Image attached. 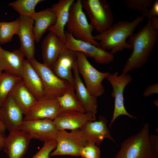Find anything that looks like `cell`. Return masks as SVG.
<instances>
[{
	"label": "cell",
	"mask_w": 158,
	"mask_h": 158,
	"mask_svg": "<svg viewBox=\"0 0 158 158\" xmlns=\"http://www.w3.org/2000/svg\"><path fill=\"white\" fill-rule=\"evenodd\" d=\"M158 38V30L153 28L150 20L136 33L129 37L126 42L133 50L123 66L122 73L139 69L145 64Z\"/></svg>",
	"instance_id": "cell-1"
},
{
	"label": "cell",
	"mask_w": 158,
	"mask_h": 158,
	"mask_svg": "<svg viewBox=\"0 0 158 158\" xmlns=\"http://www.w3.org/2000/svg\"><path fill=\"white\" fill-rule=\"evenodd\" d=\"M144 18L142 15L131 21H119L106 31L94 36V38L100 48L105 51L111 50L110 53L113 55L125 49H132L126 40L134 33L135 28L144 20Z\"/></svg>",
	"instance_id": "cell-2"
},
{
	"label": "cell",
	"mask_w": 158,
	"mask_h": 158,
	"mask_svg": "<svg viewBox=\"0 0 158 158\" xmlns=\"http://www.w3.org/2000/svg\"><path fill=\"white\" fill-rule=\"evenodd\" d=\"M115 158H154L148 123H145L138 133L123 141Z\"/></svg>",
	"instance_id": "cell-3"
},
{
	"label": "cell",
	"mask_w": 158,
	"mask_h": 158,
	"mask_svg": "<svg viewBox=\"0 0 158 158\" xmlns=\"http://www.w3.org/2000/svg\"><path fill=\"white\" fill-rule=\"evenodd\" d=\"M66 25V32L75 39L99 47L98 43L94 38L92 32L94 29L87 21L81 0L74 2L71 6Z\"/></svg>",
	"instance_id": "cell-4"
},
{
	"label": "cell",
	"mask_w": 158,
	"mask_h": 158,
	"mask_svg": "<svg viewBox=\"0 0 158 158\" xmlns=\"http://www.w3.org/2000/svg\"><path fill=\"white\" fill-rule=\"evenodd\" d=\"M90 24L99 33L109 29L113 24V16L110 4L106 0H81Z\"/></svg>",
	"instance_id": "cell-5"
},
{
	"label": "cell",
	"mask_w": 158,
	"mask_h": 158,
	"mask_svg": "<svg viewBox=\"0 0 158 158\" xmlns=\"http://www.w3.org/2000/svg\"><path fill=\"white\" fill-rule=\"evenodd\" d=\"M76 52L78 71L83 78L86 87L92 96L96 97L102 96L105 92L102 83L108 72L98 71L90 63L84 54L79 51Z\"/></svg>",
	"instance_id": "cell-6"
},
{
	"label": "cell",
	"mask_w": 158,
	"mask_h": 158,
	"mask_svg": "<svg viewBox=\"0 0 158 158\" xmlns=\"http://www.w3.org/2000/svg\"><path fill=\"white\" fill-rule=\"evenodd\" d=\"M42 81L44 97H57L62 95L71 85L67 81L58 77L51 68L38 61L35 58L29 61Z\"/></svg>",
	"instance_id": "cell-7"
},
{
	"label": "cell",
	"mask_w": 158,
	"mask_h": 158,
	"mask_svg": "<svg viewBox=\"0 0 158 158\" xmlns=\"http://www.w3.org/2000/svg\"><path fill=\"white\" fill-rule=\"evenodd\" d=\"M57 142L56 148L50 156L70 155L80 156L82 148L87 141L82 135L80 128L68 132L65 130L59 131L55 139Z\"/></svg>",
	"instance_id": "cell-8"
},
{
	"label": "cell",
	"mask_w": 158,
	"mask_h": 158,
	"mask_svg": "<svg viewBox=\"0 0 158 158\" xmlns=\"http://www.w3.org/2000/svg\"><path fill=\"white\" fill-rule=\"evenodd\" d=\"M110 82L112 87L111 96L115 98L114 109L113 117L108 126L111 127L118 116L125 115L132 118L136 117L129 114L126 110L124 105L123 92L126 86L132 80V76L127 73L118 75L117 72L111 74L109 72L106 78Z\"/></svg>",
	"instance_id": "cell-9"
},
{
	"label": "cell",
	"mask_w": 158,
	"mask_h": 158,
	"mask_svg": "<svg viewBox=\"0 0 158 158\" xmlns=\"http://www.w3.org/2000/svg\"><path fill=\"white\" fill-rule=\"evenodd\" d=\"M65 48L82 52L87 57L93 59L99 64H108L114 60V56L110 52L89 43L76 40L66 31L65 32Z\"/></svg>",
	"instance_id": "cell-10"
},
{
	"label": "cell",
	"mask_w": 158,
	"mask_h": 158,
	"mask_svg": "<svg viewBox=\"0 0 158 158\" xmlns=\"http://www.w3.org/2000/svg\"><path fill=\"white\" fill-rule=\"evenodd\" d=\"M20 130L32 139L44 142L55 139L59 131L53 120L47 118L24 121Z\"/></svg>",
	"instance_id": "cell-11"
},
{
	"label": "cell",
	"mask_w": 158,
	"mask_h": 158,
	"mask_svg": "<svg viewBox=\"0 0 158 158\" xmlns=\"http://www.w3.org/2000/svg\"><path fill=\"white\" fill-rule=\"evenodd\" d=\"M59 113L57 97H44L37 100L25 115L24 121L44 118L53 120Z\"/></svg>",
	"instance_id": "cell-12"
},
{
	"label": "cell",
	"mask_w": 158,
	"mask_h": 158,
	"mask_svg": "<svg viewBox=\"0 0 158 158\" xmlns=\"http://www.w3.org/2000/svg\"><path fill=\"white\" fill-rule=\"evenodd\" d=\"M17 35L20 42L19 50L29 61L34 58L35 51L33 31L34 20L31 16L20 15Z\"/></svg>",
	"instance_id": "cell-13"
},
{
	"label": "cell",
	"mask_w": 158,
	"mask_h": 158,
	"mask_svg": "<svg viewBox=\"0 0 158 158\" xmlns=\"http://www.w3.org/2000/svg\"><path fill=\"white\" fill-rule=\"evenodd\" d=\"M106 118L100 116L98 121H88L80 129L82 135L87 141L99 146L105 138L115 142L108 128Z\"/></svg>",
	"instance_id": "cell-14"
},
{
	"label": "cell",
	"mask_w": 158,
	"mask_h": 158,
	"mask_svg": "<svg viewBox=\"0 0 158 158\" xmlns=\"http://www.w3.org/2000/svg\"><path fill=\"white\" fill-rule=\"evenodd\" d=\"M23 114L12 98L8 95L0 107V121L10 133L20 130L23 124Z\"/></svg>",
	"instance_id": "cell-15"
},
{
	"label": "cell",
	"mask_w": 158,
	"mask_h": 158,
	"mask_svg": "<svg viewBox=\"0 0 158 158\" xmlns=\"http://www.w3.org/2000/svg\"><path fill=\"white\" fill-rule=\"evenodd\" d=\"M32 139L22 130L10 133L4 140V151L9 158H23Z\"/></svg>",
	"instance_id": "cell-16"
},
{
	"label": "cell",
	"mask_w": 158,
	"mask_h": 158,
	"mask_svg": "<svg viewBox=\"0 0 158 158\" xmlns=\"http://www.w3.org/2000/svg\"><path fill=\"white\" fill-rule=\"evenodd\" d=\"M96 119L95 115L74 111H66L60 113L53 120L59 130L80 128L86 122Z\"/></svg>",
	"instance_id": "cell-17"
},
{
	"label": "cell",
	"mask_w": 158,
	"mask_h": 158,
	"mask_svg": "<svg viewBox=\"0 0 158 158\" xmlns=\"http://www.w3.org/2000/svg\"><path fill=\"white\" fill-rule=\"evenodd\" d=\"M76 58V51L65 48L50 67L58 77L67 81L74 87V78L72 73V67Z\"/></svg>",
	"instance_id": "cell-18"
},
{
	"label": "cell",
	"mask_w": 158,
	"mask_h": 158,
	"mask_svg": "<svg viewBox=\"0 0 158 158\" xmlns=\"http://www.w3.org/2000/svg\"><path fill=\"white\" fill-rule=\"evenodd\" d=\"M72 70L74 78V88L77 98L86 113L95 115L98 108L97 97L91 95L83 83L78 71L76 60L73 63Z\"/></svg>",
	"instance_id": "cell-19"
},
{
	"label": "cell",
	"mask_w": 158,
	"mask_h": 158,
	"mask_svg": "<svg viewBox=\"0 0 158 158\" xmlns=\"http://www.w3.org/2000/svg\"><path fill=\"white\" fill-rule=\"evenodd\" d=\"M24 56L19 49L11 52L0 49V67L8 74L22 78Z\"/></svg>",
	"instance_id": "cell-20"
},
{
	"label": "cell",
	"mask_w": 158,
	"mask_h": 158,
	"mask_svg": "<svg viewBox=\"0 0 158 158\" xmlns=\"http://www.w3.org/2000/svg\"><path fill=\"white\" fill-rule=\"evenodd\" d=\"M43 63L50 68L65 48L64 42L54 32L49 31L41 43Z\"/></svg>",
	"instance_id": "cell-21"
},
{
	"label": "cell",
	"mask_w": 158,
	"mask_h": 158,
	"mask_svg": "<svg viewBox=\"0 0 158 158\" xmlns=\"http://www.w3.org/2000/svg\"><path fill=\"white\" fill-rule=\"evenodd\" d=\"M74 2V0H59L51 8L56 14V20L55 24L48 30L56 34L64 42L65 41L64 28L68 20L70 6Z\"/></svg>",
	"instance_id": "cell-22"
},
{
	"label": "cell",
	"mask_w": 158,
	"mask_h": 158,
	"mask_svg": "<svg viewBox=\"0 0 158 158\" xmlns=\"http://www.w3.org/2000/svg\"><path fill=\"white\" fill-rule=\"evenodd\" d=\"M22 78L27 88L37 99L44 97V89L41 79L27 59L24 61Z\"/></svg>",
	"instance_id": "cell-23"
},
{
	"label": "cell",
	"mask_w": 158,
	"mask_h": 158,
	"mask_svg": "<svg viewBox=\"0 0 158 158\" xmlns=\"http://www.w3.org/2000/svg\"><path fill=\"white\" fill-rule=\"evenodd\" d=\"M8 95L24 115L37 100L27 88L22 79L15 84Z\"/></svg>",
	"instance_id": "cell-24"
},
{
	"label": "cell",
	"mask_w": 158,
	"mask_h": 158,
	"mask_svg": "<svg viewBox=\"0 0 158 158\" xmlns=\"http://www.w3.org/2000/svg\"><path fill=\"white\" fill-rule=\"evenodd\" d=\"M31 17L34 21L33 31L35 41L38 43L47 30L55 24L56 14L51 8H47L35 12Z\"/></svg>",
	"instance_id": "cell-25"
},
{
	"label": "cell",
	"mask_w": 158,
	"mask_h": 158,
	"mask_svg": "<svg viewBox=\"0 0 158 158\" xmlns=\"http://www.w3.org/2000/svg\"><path fill=\"white\" fill-rule=\"evenodd\" d=\"M59 104L60 113L66 111H74L86 113L74 92V86L71 85L66 92L57 97Z\"/></svg>",
	"instance_id": "cell-26"
},
{
	"label": "cell",
	"mask_w": 158,
	"mask_h": 158,
	"mask_svg": "<svg viewBox=\"0 0 158 158\" xmlns=\"http://www.w3.org/2000/svg\"><path fill=\"white\" fill-rule=\"evenodd\" d=\"M22 79L5 72L0 76V107L6 100L15 84Z\"/></svg>",
	"instance_id": "cell-27"
},
{
	"label": "cell",
	"mask_w": 158,
	"mask_h": 158,
	"mask_svg": "<svg viewBox=\"0 0 158 158\" xmlns=\"http://www.w3.org/2000/svg\"><path fill=\"white\" fill-rule=\"evenodd\" d=\"M20 25L19 18L10 22H0V42L1 44L11 41L13 35H18Z\"/></svg>",
	"instance_id": "cell-28"
},
{
	"label": "cell",
	"mask_w": 158,
	"mask_h": 158,
	"mask_svg": "<svg viewBox=\"0 0 158 158\" xmlns=\"http://www.w3.org/2000/svg\"><path fill=\"white\" fill-rule=\"evenodd\" d=\"M44 0H17L10 2L8 6L12 7L20 15L31 16L35 12V8L39 2Z\"/></svg>",
	"instance_id": "cell-29"
},
{
	"label": "cell",
	"mask_w": 158,
	"mask_h": 158,
	"mask_svg": "<svg viewBox=\"0 0 158 158\" xmlns=\"http://www.w3.org/2000/svg\"><path fill=\"white\" fill-rule=\"evenodd\" d=\"M153 0H125L124 1L129 9L137 10L143 15L152 6Z\"/></svg>",
	"instance_id": "cell-30"
},
{
	"label": "cell",
	"mask_w": 158,
	"mask_h": 158,
	"mask_svg": "<svg viewBox=\"0 0 158 158\" xmlns=\"http://www.w3.org/2000/svg\"><path fill=\"white\" fill-rule=\"evenodd\" d=\"M100 154L99 146L95 143L88 141L80 152V156L83 158H98Z\"/></svg>",
	"instance_id": "cell-31"
},
{
	"label": "cell",
	"mask_w": 158,
	"mask_h": 158,
	"mask_svg": "<svg viewBox=\"0 0 158 158\" xmlns=\"http://www.w3.org/2000/svg\"><path fill=\"white\" fill-rule=\"evenodd\" d=\"M57 142L55 139L44 142L41 148L32 158H50V154L56 148Z\"/></svg>",
	"instance_id": "cell-32"
},
{
	"label": "cell",
	"mask_w": 158,
	"mask_h": 158,
	"mask_svg": "<svg viewBox=\"0 0 158 158\" xmlns=\"http://www.w3.org/2000/svg\"><path fill=\"white\" fill-rule=\"evenodd\" d=\"M142 15L147 18L148 20L158 17V0H155L153 3L152 8L150 9H148Z\"/></svg>",
	"instance_id": "cell-33"
},
{
	"label": "cell",
	"mask_w": 158,
	"mask_h": 158,
	"mask_svg": "<svg viewBox=\"0 0 158 158\" xmlns=\"http://www.w3.org/2000/svg\"><path fill=\"white\" fill-rule=\"evenodd\" d=\"M150 140L154 158H158V136L150 135Z\"/></svg>",
	"instance_id": "cell-34"
},
{
	"label": "cell",
	"mask_w": 158,
	"mask_h": 158,
	"mask_svg": "<svg viewBox=\"0 0 158 158\" xmlns=\"http://www.w3.org/2000/svg\"><path fill=\"white\" fill-rule=\"evenodd\" d=\"M158 93V83H156L148 86L145 89L143 95L145 97H147L152 94Z\"/></svg>",
	"instance_id": "cell-35"
},
{
	"label": "cell",
	"mask_w": 158,
	"mask_h": 158,
	"mask_svg": "<svg viewBox=\"0 0 158 158\" xmlns=\"http://www.w3.org/2000/svg\"><path fill=\"white\" fill-rule=\"evenodd\" d=\"M150 20L153 28L158 30V17L154 18Z\"/></svg>",
	"instance_id": "cell-36"
},
{
	"label": "cell",
	"mask_w": 158,
	"mask_h": 158,
	"mask_svg": "<svg viewBox=\"0 0 158 158\" xmlns=\"http://www.w3.org/2000/svg\"><path fill=\"white\" fill-rule=\"evenodd\" d=\"M5 138L4 134H0V150L4 148Z\"/></svg>",
	"instance_id": "cell-37"
},
{
	"label": "cell",
	"mask_w": 158,
	"mask_h": 158,
	"mask_svg": "<svg viewBox=\"0 0 158 158\" xmlns=\"http://www.w3.org/2000/svg\"><path fill=\"white\" fill-rule=\"evenodd\" d=\"M6 129L4 124L0 121V134H4Z\"/></svg>",
	"instance_id": "cell-38"
},
{
	"label": "cell",
	"mask_w": 158,
	"mask_h": 158,
	"mask_svg": "<svg viewBox=\"0 0 158 158\" xmlns=\"http://www.w3.org/2000/svg\"><path fill=\"white\" fill-rule=\"evenodd\" d=\"M158 101V100H156L154 101V103L155 105H156V106H157V102H158V101L157 102V101Z\"/></svg>",
	"instance_id": "cell-39"
},
{
	"label": "cell",
	"mask_w": 158,
	"mask_h": 158,
	"mask_svg": "<svg viewBox=\"0 0 158 158\" xmlns=\"http://www.w3.org/2000/svg\"><path fill=\"white\" fill-rule=\"evenodd\" d=\"M3 73L2 72V71L0 67V76H1L2 74Z\"/></svg>",
	"instance_id": "cell-40"
},
{
	"label": "cell",
	"mask_w": 158,
	"mask_h": 158,
	"mask_svg": "<svg viewBox=\"0 0 158 158\" xmlns=\"http://www.w3.org/2000/svg\"><path fill=\"white\" fill-rule=\"evenodd\" d=\"M1 47H0V49H1Z\"/></svg>",
	"instance_id": "cell-41"
},
{
	"label": "cell",
	"mask_w": 158,
	"mask_h": 158,
	"mask_svg": "<svg viewBox=\"0 0 158 158\" xmlns=\"http://www.w3.org/2000/svg\"><path fill=\"white\" fill-rule=\"evenodd\" d=\"M100 158V157H99V158Z\"/></svg>",
	"instance_id": "cell-42"
}]
</instances>
